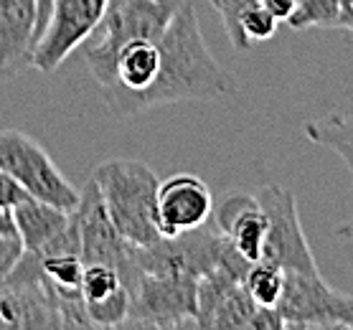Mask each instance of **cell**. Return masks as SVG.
<instances>
[{
	"mask_svg": "<svg viewBox=\"0 0 353 330\" xmlns=\"http://www.w3.org/2000/svg\"><path fill=\"white\" fill-rule=\"evenodd\" d=\"M36 23V0H0V81L31 69Z\"/></svg>",
	"mask_w": 353,
	"mask_h": 330,
	"instance_id": "13",
	"label": "cell"
},
{
	"mask_svg": "<svg viewBox=\"0 0 353 330\" xmlns=\"http://www.w3.org/2000/svg\"><path fill=\"white\" fill-rule=\"evenodd\" d=\"M303 132L313 145L333 150L353 176V112L325 114L321 120H310L305 122Z\"/></svg>",
	"mask_w": 353,
	"mask_h": 330,
	"instance_id": "15",
	"label": "cell"
},
{
	"mask_svg": "<svg viewBox=\"0 0 353 330\" xmlns=\"http://www.w3.org/2000/svg\"><path fill=\"white\" fill-rule=\"evenodd\" d=\"M16 328H61L54 292L33 251H23L16 269L0 280V330Z\"/></svg>",
	"mask_w": 353,
	"mask_h": 330,
	"instance_id": "8",
	"label": "cell"
},
{
	"mask_svg": "<svg viewBox=\"0 0 353 330\" xmlns=\"http://www.w3.org/2000/svg\"><path fill=\"white\" fill-rule=\"evenodd\" d=\"M161 66L150 87L110 102V112L117 117H132L137 112L188 99H216L239 92V81L219 64L201 33L196 10L181 3L168 28L158 39Z\"/></svg>",
	"mask_w": 353,
	"mask_h": 330,
	"instance_id": "1",
	"label": "cell"
},
{
	"mask_svg": "<svg viewBox=\"0 0 353 330\" xmlns=\"http://www.w3.org/2000/svg\"><path fill=\"white\" fill-rule=\"evenodd\" d=\"M183 0H107L102 33L84 46L89 74L99 81L110 72L114 54L130 41H158Z\"/></svg>",
	"mask_w": 353,
	"mask_h": 330,
	"instance_id": "3",
	"label": "cell"
},
{
	"mask_svg": "<svg viewBox=\"0 0 353 330\" xmlns=\"http://www.w3.org/2000/svg\"><path fill=\"white\" fill-rule=\"evenodd\" d=\"M0 234H16V224H13V211L0 209Z\"/></svg>",
	"mask_w": 353,
	"mask_h": 330,
	"instance_id": "25",
	"label": "cell"
},
{
	"mask_svg": "<svg viewBox=\"0 0 353 330\" xmlns=\"http://www.w3.org/2000/svg\"><path fill=\"white\" fill-rule=\"evenodd\" d=\"M336 236L338 239H343V242H353V216L345 221V224H341L336 229Z\"/></svg>",
	"mask_w": 353,
	"mask_h": 330,
	"instance_id": "26",
	"label": "cell"
},
{
	"mask_svg": "<svg viewBox=\"0 0 353 330\" xmlns=\"http://www.w3.org/2000/svg\"><path fill=\"white\" fill-rule=\"evenodd\" d=\"M274 310L285 328H353V298L333 290L321 272H285Z\"/></svg>",
	"mask_w": 353,
	"mask_h": 330,
	"instance_id": "7",
	"label": "cell"
},
{
	"mask_svg": "<svg viewBox=\"0 0 353 330\" xmlns=\"http://www.w3.org/2000/svg\"><path fill=\"white\" fill-rule=\"evenodd\" d=\"M244 287L259 307H277L285 290V269L267 259H257L244 274Z\"/></svg>",
	"mask_w": 353,
	"mask_h": 330,
	"instance_id": "16",
	"label": "cell"
},
{
	"mask_svg": "<svg viewBox=\"0 0 353 330\" xmlns=\"http://www.w3.org/2000/svg\"><path fill=\"white\" fill-rule=\"evenodd\" d=\"M13 224H16V234L26 251H43L72 224V211L26 196L13 209Z\"/></svg>",
	"mask_w": 353,
	"mask_h": 330,
	"instance_id": "14",
	"label": "cell"
},
{
	"mask_svg": "<svg viewBox=\"0 0 353 330\" xmlns=\"http://www.w3.org/2000/svg\"><path fill=\"white\" fill-rule=\"evenodd\" d=\"M199 318V280L185 274L140 272L130 287V315L135 328H183Z\"/></svg>",
	"mask_w": 353,
	"mask_h": 330,
	"instance_id": "4",
	"label": "cell"
},
{
	"mask_svg": "<svg viewBox=\"0 0 353 330\" xmlns=\"http://www.w3.org/2000/svg\"><path fill=\"white\" fill-rule=\"evenodd\" d=\"M23 244L18 239V234H0V280L8 277L16 265L23 257Z\"/></svg>",
	"mask_w": 353,
	"mask_h": 330,
	"instance_id": "21",
	"label": "cell"
},
{
	"mask_svg": "<svg viewBox=\"0 0 353 330\" xmlns=\"http://www.w3.org/2000/svg\"><path fill=\"white\" fill-rule=\"evenodd\" d=\"M277 21H290L292 10H295V0H259Z\"/></svg>",
	"mask_w": 353,
	"mask_h": 330,
	"instance_id": "23",
	"label": "cell"
},
{
	"mask_svg": "<svg viewBox=\"0 0 353 330\" xmlns=\"http://www.w3.org/2000/svg\"><path fill=\"white\" fill-rule=\"evenodd\" d=\"M92 181L99 188L112 224L128 242L145 247L161 239V229L155 221V198L161 181L148 163L112 158L97 165Z\"/></svg>",
	"mask_w": 353,
	"mask_h": 330,
	"instance_id": "2",
	"label": "cell"
},
{
	"mask_svg": "<svg viewBox=\"0 0 353 330\" xmlns=\"http://www.w3.org/2000/svg\"><path fill=\"white\" fill-rule=\"evenodd\" d=\"M211 6H214V8H219V3H221V0H209Z\"/></svg>",
	"mask_w": 353,
	"mask_h": 330,
	"instance_id": "28",
	"label": "cell"
},
{
	"mask_svg": "<svg viewBox=\"0 0 353 330\" xmlns=\"http://www.w3.org/2000/svg\"><path fill=\"white\" fill-rule=\"evenodd\" d=\"M211 211H214V196L199 176L178 173L158 185L155 221L161 236H178L199 229L211 218Z\"/></svg>",
	"mask_w": 353,
	"mask_h": 330,
	"instance_id": "11",
	"label": "cell"
},
{
	"mask_svg": "<svg viewBox=\"0 0 353 330\" xmlns=\"http://www.w3.org/2000/svg\"><path fill=\"white\" fill-rule=\"evenodd\" d=\"M277 28H280V21L262 3L249 6L239 16V31L247 43H252V41H270L277 33Z\"/></svg>",
	"mask_w": 353,
	"mask_h": 330,
	"instance_id": "20",
	"label": "cell"
},
{
	"mask_svg": "<svg viewBox=\"0 0 353 330\" xmlns=\"http://www.w3.org/2000/svg\"><path fill=\"white\" fill-rule=\"evenodd\" d=\"M105 10L107 0H54L33 49V69L43 74L57 72L74 51L94 36Z\"/></svg>",
	"mask_w": 353,
	"mask_h": 330,
	"instance_id": "9",
	"label": "cell"
},
{
	"mask_svg": "<svg viewBox=\"0 0 353 330\" xmlns=\"http://www.w3.org/2000/svg\"><path fill=\"white\" fill-rule=\"evenodd\" d=\"M338 28H348V31H353V8L345 10L343 16H341V25Z\"/></svg>",
	"mask_w": 353,
	"mask_h": 330,
	"instance_id": "27",
	"label": "cell"
},
{
	"mask_svg": "<svg viewBox=\"0 0 353 330\" xmlns=\"http://www.w3.org/2000/svg\"><path fill=\"white\" fill-rule=\"evenodd\" d=\"M0 168L8 170L33 198L64 211H74L79 203V191L66 181L46 150L21 130H0Z\"/></svg>",
	"mask_w": 353,
	"mask_h": 330,
	"instance_id": "5",
	"label": "cell"
},
{
	"mask_svg": "<svg viewBox=\"0 0 353 330\" xmlns=\"http://www.w3.org/2000/svg\"><path fill=\"white\" fill-rule=\"evenodd\" d=\"M51 3H54V0H36V10H39V23H36V41H39L41 31H43V25H46V18H48V10H51Z\"/></svg>",
	"mask_w": 353,
	"mask_h": 330,
	"instance_id": "24",
	"label": "cell"
},
{
	"mask_svg": "<svg viewBox=\"0 0 353 330\" xmlns=\"http://www.w3.org/2000/svg\"><path fill=\"white\" fill-rule=\"evenodd\" d=\"M211 226L232 242V247L249 262L262 259L267 239V216L252 194H226L211 211Z\"/></svg>",
	"mask_w": 353,
	"mask_h": 330,
	"instance_id": "12",
	"label": "cell"
},
{
	"mask_svg": "<svg viewBox=\"0 0 353 330\" xmlns=\"http://www.w3.org/2000/svg\"><path fill=\"white\" fill-rule=\"evenodd\" d=\"M26 196H28V194L21 188V183H18L16 178L10 176L6 168H0V209L13 211L18 203L23 201Z\"/></svg>",
	"mask_w": 353,
	"mask_h": 330,
	"instance_id": "22",
	"label": "cell"
},
{
	"mask_svg": "<svg viewBox=\"0 0 353 330\" xmlns=\"http://www.w3.org/2000/svg\"><path fill=\"white\" fill-rule=\"evenodd\" d=\"M120 287H125V282L112 265H99V262L84 265V274H81V298H84V302L105 300Z\"/></svg>",
	"mask_w": 353,
	"mask_h": 330,
	"instance_id": "19",
	"label": "cell"
},
{
	"mask_svg": "<svg viewBox=\"0 0 353 330\" xmlns=\"http://www.w3.org/2000/svg\"><path fill=\"white\" fill-rule=\"evenodd\" d=\"M343 16V6L341 0H295V10L290 16L288 23L295 31L303 28H338Z\"/></svg>",
	"mask_w": 353,
	"mask_h": 330,
	"instance_id": "17",
	"label": "cell"
},
{
	"mask_svg": "<svg viewBox=\"0 0 353 330\" xmlns=\"http://www.w3.org/2000/svg\"><path fill=\"white\" fill-rule=\"evenodd\" d=\"M257 201L267 216V239L262 259L282 267L285 272H318V262L300 226V214H297V201L292 191L267 183L259 188Z\"/></svg>",
	"mask_w": 353,
	"mask_h": 330,
	"instance_id": "10",
	"label": "cell"
},
{
	"mask_svg": "<svg viewBox=\"0 0 353 330\" xmlns=\"http://www.w3.org/2000/svg\"><path fill=\"white\" fill-rule=\"evenodd\" d=\"M74 218H77V229H79L81 262L84 265H94V262L112 265L120 272L125 287L130 290L143 272L135 262V244L128 242L117 231V226L112 224V218L107 214L105 201H102L94 181H89L84 185V191L79 194Z\"/></svg>",
	"mask_w": 353,
	"mask_h": 330,
	"instance_id": "6",
	"label": "cell"
},
{
	"mask_svg": "<svg viewBox=\"0 0 353 330\" xmlns=\"http://www.w3.org/2000/svg\"><path fill=\"white\" fill-rule=\"evenodd\" d=\"M92 328H122L130 315V290L120 287L110 298L84 302Z\"/></svg>",
	"mask_w": 353,
	"mask_h": 330,
	"instance_id": "18",
	"label": "cell"
}]
</instances>
